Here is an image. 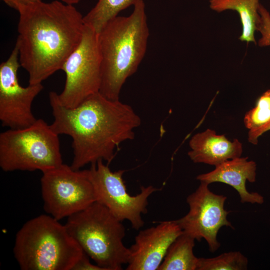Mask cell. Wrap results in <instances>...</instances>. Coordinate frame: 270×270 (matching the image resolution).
<instances>
[{"mask_svg":"<svg viewBox=\"0 0 270 270\" xmlns=\"http://www.w3.org/2000/svg\"><path fill=\"white\" fill-rule=\"evenodd\" d=\"M48 98L54 118L50 126L58 134L72 138L70 166L76 170L100 160L110 162L116 148L133 140L134 129L141 124L131 106L109 100L99 92L72 108L63 106L55 92H50Z\"/></svg>","mask_w":270,"mask_h":270,"instance_id":"6da1fadb","label":"cell"},{"mask_svg":"<svg viewBox=\"0 0 270 270\" xmlns=\"http://www.w3.org/2000/svg\"><path fill=\"white\" fill-rule=\"evenodd\" d=\"M16 44L29 84H42L61 70L80 44L84 16L72 4L41 1L20 8Z\"/></svg>","mask_w":270,"mask_h":270,"instance_id":"7a4b0ae2","label":"cell"},{"mask_svg":"<svg viewBox=\"0 0 270 270\" xmlns=\"http://www.w3.org/2000/svg\"><path fill=\"white\" fill-rule=\"evenodd\" d=\"M149 30L144 0H138L128 16L114 18L98 34L101 59L99 92L120 100L122 88L137 70L145 55Z\"/></svg>","mask_w":270,"mask_h":270,"instance_id":"3957f363","label":"cell"},{"mask_svg":"<svg viewBox=\"0 0 270 270\" xmlns=\"http://www.w3.org/2000/svg\"><path fill=\"white\" fill-rule=\"evenodd\" d=\"M13 252L22 270H72L84 254L64 224L46 214L22 225Z\"/></svg>","mask_w":270,"mask_h":270,"instance_id":"277c9868","label":"cell"},{"mask_svg":"<svg viewBox=\"0 0 270 270\" xmlns=\"http://www.w3.org/2000/svg\"><path fill=\"white\" fill-rule=\"evenodd\" d=\"M68 233L84 252L104 270H120L130 255L123 239L125 228L106 207L94 202L68 218Z\"/></svg>","mask_w":270,"mask_h":270,"instance_id":"5b68a950","label":"cell"},{"mask_svg":"<svg viewBox=\"0 0 270 270\" xmlns=\"http://www.w3.org/2000/svg\"><path fill=\"white\" fill-rule=\"evenodd\" d=\"M58 136L42 118L27 127L1 132V169L43 172L59 166L63 162Z\"/></svg>","mask_w":270,"mask_h":270,"instance_id":"8992f818","label":"cell"},{"mask_svg":"<svg viewBox=\"0 0 270 270\" xmlns=\"http://www.w3.org/2000/svg\"><path fill=\"white\" fill-rule=\"evenodd\" d=\"M41 193L44 211L60 220L96 202L86 170H76L62 164L42 172Z\"/></svg>","mask_w":270,"mask_h":270,"instance_id":"52a82bcc","label":"cell"},{"mask_svg":"<svg viewBox=\"0 0 270 270\" xmlns=\"http://www.w3.org/2000/svg\"><path fill=\"white\" fill-rule=\"evenodd\" d=\"M100 160L86 170L92 184L96 202L106 207L118 220H128L139 230L144 225L142 214L147 212L148 199L159 189L152 186H142L136 196L130 195L123 180L124 170L112 171Z\"/></svg>","mask_w":270,"mask_h":270,"instance_id":"ba28073f","label":"cell"},{"mask_svg":"<svg viewBox=\"0 0 270 270\" xmlns=\"http://www.w3.org/2000/svg\"><path fill=\"white\" fill-rule=\"evenodd\" d=\"M65 84L57 97L68 108H74L90 96L99 92L101 83V59L98 34L85 24L82 40L61 68Z\"/></svg>","mask_w":270,"mask_h":270,"instance_id":"9c48e42d","label":"cell"},{"mask_svg":"<svg viewBox=\"0 0 270 270\" xmlns=\"http://www.w3.org/2000/svg\"><path fill=\"white\" fill-rule=\"evenodd\" d=\"M20 66L16 44L8 58L0 64V120L3 126L10 128H26L36 120L32 104L44 88L42 84L20 86L18 76Z\"/></svg>","mask_w":270,"mask_h":270,"instance_id":"30bf717a","label":"cell"},{"mask_svg":"<svg viewBox=\"0 0 270 270\" xmlns=\"http://www.w3.org/2000/svg\"><path fill=\"white\" fill-rule=\"evenodd\" d=\"M208 184L203 182L186 198L189 206L188 213L176 220L184 232L198 241L204 238L210 250L214 252L220 247L217 234L223 226L234 228L228 220L230 212L224 208L226 196L211 192Z\"/></svg>","mask_w":270,"mask_h":270,"instance_id":"8fae6325","label":"cell"},{"mask_svg":"<svg viewBox=\"0 0 270 270\" xmlns=\"http://www.w3.org/2000/svg\"><path fill=\"white\" fill-rule=\"evenodd\" d=\"M183 231L176 220L140 230L129 248L127 270H158L174 240Z\"/></svg>","mask_w":270,"mask_h":270,"instance_id":"7c38bea8","label":"cell"},{"mask_svg":"<svg viewBox=\"0 0 270 270\" xmlns=\"http://www.w3.org/2000/svg\"><path fill=\"white\" fill-rule=\"evenodd\" d=\"M211 172L198 175L196 178L208 184L220 182L227 184L238 193L242 203L262 204L264 197L256 192H250L246 188V182H254L256 180V164L248 158L238 157L227 160L215 166Z\"/></svg>","mask_w":270,"mask_h":270,"instance_id":"4fadbf2b","label":"cell"},{"mask_svg":"<svg viewBox=\"0 0 270 270\" xmlns=\"http://www.w3.org/2000/svg\"><path fill=\"white\" fill-rule=\"evenodd\" d=\"M190 150L188 154L194 163L216 166L222 162L240 157L242 144L236 138L232 142L224 134H217L208 128L193 136L189 142Z\"/></svg>","mask_w":270,"mask_h":270,"instance_id":"5bb4252c","label":"cell"},{"mask_svg":"<svg viewBox=\"0 0 270 270\" xmlns=\"http://www.w3.org/2000/svg\"><path fill=\"white\" fill-rule=\"evenodd\" d=\"M209 3L210 9L218 12L228 10L236 12L242 28L239 40L248 44H256L254 32L260 18V0H209Z\"/></svg>","mask_w":270,"mask_h":270,"instance_id":"9a60e30c","label":"cell"},{"mask_svg":"<svg viewBox=\"0 0 270 270\" xmlns=\"http://www.w3.org/2000/svg\"><path fill=\"white\" fill-rule=\"evenodd\" d=\"M195 240L183 232L171 244L158 270H198L199 258L193 252Z\"/></svg>","mask_w":270,"mask_h":270,"instance_id":"2e32d148","label":"cell"},{"mask_svg":"<svg viewBox=\"0 0 270 270\" xmlns=\"http://www.w3.org/2000/svg\"><path fill=\"white\" fill-rule=\"evenodd\" d=\"M244 122L248 130V141L257 144L258 138L268 131L270 126V89L261 94L256 100L255 106L246 112Z\"/></svg>","mask_w":270,"mask_h":270,"instance_id":"e0dca14e","label":"cell"},{"mask_svg":"<svg viewBox=\"0 0 270 270\" xmlns=\"http://www.w3.org/2000/svg\"><path fill=\"white\" fill-rule=\"evenodd\" d=\"M138 0H98L84 16V24L98 34L110 20L122 10L134 6Z\"/></svg>","mask_w":270,"mask_h":270,"instance_id":"ac0fdd59","label":"cell"},{"mask_svg":"<svg viewBox=\"0 0 270 270\" xmlns=\"http://www.w3.org/2000/svg\"><path fill=\"white\" fill-rule=\"evenodd\" d=\"M248 266L247 258L235 251L212 258H199L198 270H246Z\"/></svg>","mask_w":270,"mask_h":270,"instance_id":"d6986e66","label":"cell"},{"mask_svg":"<svg viewBox=\"0 0 270 270\" xmlns=\"http://www.w3.org/2000/svg\"><path fill=\"white\" fill-rule=\"evenodd\" d=\"M258 12L260 18L257 31L261 34L262 36L258 40V45L260 47L270 46V14L261 4Z\"/></svg>","mask_w":270,"mask_h":270,"instance_id":"ffe728a7","label":"cell"},{"mask_svg":"<svg viewBox=\"0 0 270 270\" xmlns=\"http://www.w3.org/2000/svg\"><path fill=\"white\" fill-rule=\"evenodd\" d=\"M89 256L84 252L80 258L76 262L72 270H104L96 264H92Z\"/></svg>","mask_w":270,"mask_h":270,"instance_id":"44dd1931","label":"cell"},{"mask_svg":"<svg viewBox=\"0 0 270 270\" xmlns=\"http://www.w3.org/2000/svg\"><path fill=\"white\" fill-rule=\"evenodd\" d=\"M8 6L18 12L22 8L40 2L42 0H2Z\"/></svg>","mask_w":270,"mask_h":270,"instance_id":"7402d4cb","label":"cell"},{"mask_svg":"<svg viewBox=\"0 0 270 270\" xmlns=\"http://www.w3.org/2000/svg\"><path fill=\"white\" fill-rule=\"evenodd\" d=\"M60 1L68 4L74 5L78 4L81 0H60Z\"/></svg>","mask_w":270,"mask_h":270,"instance_id":"603a6c76","label":"cell"},{"mask_svg":"<svg viewBox=\"0 0 270 270\" xmlns=\"http://www.w3.org/2000/svg\"><path fill=\"white\" fill-rule=\"evenodd\" d=\"M270 130V127L268 128V130Z\"/></svg>","mask_w":270,"mask_h":270,"instance_id":"cb8c5ba5","label":"cell"}]
</instances>
